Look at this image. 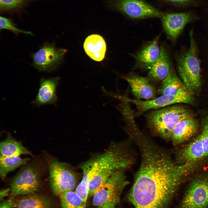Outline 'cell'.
I'll list each match as a JSON object with an SVG mask.
<instances>
[{
    "label": "cell",
    "mask_w": 208,
    "mask_h": 208,
    "mask_svg": "<svg viewBox=\"0 0 208 208\" xmlns=\"http://www.w3.org/2000/svg\"><path fill=\"white\" fill-rule=\"evenodd\" d=\"M127 141L113 143L103 153L91 158L88 196H93L115 173L131 166L134 155Z\"/></svg>",
    "instance_id": "obj_1"
},
{
    "label": "cell",
    "mask_w": 208,
    "mask_h": 208,
    "mask_svg": "<svg viewBox=\"0 0 208 208\" xmlns=\"http://www.w3.org/2000/svg\"><path fill=\"white\" fill-rule=\"evenodd\" d=\"M192 116L187 109L179 105L149 110L145 115L147 126L151 133L166 141L170 140L177 123Z\"/></svg>",
    "instance_id": "obj_2"
},
{
    "label": "cell",
    "mask_w": 208,
    "mask_h": 208,
    "mask_svg": "<svg viewBox=\"0 0 208 208\" xmlns=\"http://www.w3.org/2000/svg\"><path fill=\"white\" fill-rule=\"evenodd\" d=\"M190 47L182 51L176 57L177 68L181 79L194 94L201 87L200 66L198 51L193 36V30L190 32Z\"/></svg>",
    "instance_id": "obj_3"
},
{
    "label": "cell",
    "mask_w": 208,
    "mask_h": 208,
    "mask_svg": "<svg viewBox=\"0 0 208 208\" xmlns=\"http://www.w3.org/2000/svg\"><path fill=\"white\" fill-rule=\"evenodd\" d=\"M125 170L112 175L93 196V204L96 208H115L119 201L122 190L129 183Z\"/></svg>",
    "instance_id": "obj_4"
},
{
    "label": "cell",
    "mask_w": 208,
    "mask_h": 208,
    "mask_svg": "<svg viewBox=\"0 0 208 208\" xmlns=\"http://www.w3.org/2000/svg\"><path fill=\"white\" fill-rule=\"evenodd\" d=\"M202 125L199 134L177 153V163H201L208 157V116L203 119Z\"/></svg>",
    "instance_id": "obj_5"
},
{
    "label": "cell",
    "mask_w": 208,
    "mask_h": 208,
    "mask_svg": "<svg viewBox=\"0 0 208 208\" xmlns=\"http://www.w3.org/2000/svg\"><path fill=\"white\" fill-rule=\"evenodd\" d=\"M76 173L66 164L56 160L49 165V182L53 193L59 196L63 193L73 190L77 182Z\"/></svg>",
    "instance_id": "obj_6"
},
{
    "label": "cell",
    "mask_w": 208,
    "mask_h": 208,
    "mask_svg": "<svg viewBox=\"0 0 208 208\" xmlns=\"http://www.w3.org/2000/svg\"><path fill=\"white\" fill-rule=\"evenodd\" d=\"M41 176L39 169L34 165L22 168L11 181L10 198L34 193L40 187Z\"/></svg>",
    "instance_id": "obj_7"
},
{
    "label": "cell",
    "mask_w": 208,
    "mask_h": 208,
    "mask_svg": "<svg viewBox=\"0 0 208 208\" xmlns=\"http://www.w3.org/2000/svg\"><path fill=\"white\" fill-rule=\"evenodd\" d=\"M107 5L112 9L135 19L161 18L165 13L144 0H108Z\"/></svg>",
    "instance_id": "obj_8"
},
{
    "label": "cell",
    "mask_w": 208,
    "mask_h": 208,
    "mask_svg": "<svg viewBox=\"0 0 208 208\" xmlns=\"http://www.w3.org/2000/svg\"><path fill=\"white\" fill-rule=\"evenodd\" d=\"M191 182L181 203V208H208V170Z\"/></svg>",
    "instance_id": "obj_9"
},
{
    "label": "cell",
    "mask_w": 208,
    "mask_h": 208,
    "mask_svg": "<svg viewBox=\"0 0 208 208\" xmlns=\"http://www.w3.org/2000/svg\"><path fill=\"white\" fill-rule=\"evenodd\" d=\"M119 98L135 105L137 110L135 116H140L147 111L161 109L175 104H191L194 100L193 94L163 95L146 101L132 99L121 94H120Z\"/></svg>",
    "instance_id": "obj_10"
},
{
    "label": "cell",
    "mask_w": 208,
    "mask_h": 208,
    "mask_svg": "<svg viewBox=\"0 0 208 208\" xmlns=\"http://www.w3.org/2000/svg\"><path fill=\"white\" fill-rule=\"evenodd\" d=\"M66 51L56 48L53 44L46 43L33 54L34 65L40 71H53L60 63Z\"/></svg>",
    "instance_id": "obj_11"
},
{
    "label": "cell",
    "mask_w": 208,
    "mask_h": 208,
    "mask_svg": "<svg viewBox=\"0 0 208 208\" xmlns=\"http://www.w3.org/2000/svg\"><path fill=\"white\" fill-rule=\"evenodd\" d=\"M164 30L168 38L175 42L186 25L196 18L189 12L164 13L161 18Z\"/></svg>",
    "instance_id": "obj_12"
},
{
    "label": "cell",
    "mask_w": 208,
    "mask_h": 208,
    "mask_svg": "<svg viewBox=\"0 0 208 208\" xmlns=\"http://www.w3.org/2000/svg\"><path fill=\"white\" fill-rule=\"evenodd\" d=\"M120 77L126 81L129 85L132 93L138 100H148L156 97V91L150 83L148 77L130 73L120 75Z\"/></svg>",
    "instance_id": "obj_13"
},
{
    "label": "cell",
    "mask_w": 208,
    "mask_h": 208,
    "mask_svg": "<svg viewBox=\"0 0 208 208\" xmlns=\"http://www.w3.org/2000/svg\"><path fill=\"white\" fill-rule=\"evenodd\" d=\"M199 124L192 116L179 121L172 132L170 140L174 146L186 142L194 136L198 131Z\"/></svg>",
    "instance_id": "obj_14"
},
{
    "label": "cell",
    "mask_w": 208,
    "mask_h": 208,
    "mask_svg": "<svg viewBox=\"0 0 208 208\" xmlns=\"http://www.w3.org/2000/svg\"><path fill=\"white\" fill-rule=\"evenodd\" d=\"M59 79L58 77L41 78L37 94L32 103L37 106L56 103L57 99L56 88Z\"/></svg>",
    "instance_id": "obj_15"
},
{
    "label": "cell",
    "mask_w": 208,
    "mask_h": 208,
    "mask_svg": "<svg viewBox=\"0 0 208 208\" xmlns=\"http://www.w3.org/2000/svg\"><path fill=\"white\" fill-rule=\"evenodd\" d=\"M160 37V35H159L140 51L132 55L135 60L136 67L145 70L150 68L160 53L159 45Z\"/></svg>",
    "instance_id": "obj_16"
},
{
    "label": "cell",
    "mask_w": 208,
    "mask_h": 208,
    "mask_svg": "<svg viewBox=\"0 0 208 208\" xmlns=\"http://www.w3.org/2000/svg\"><path fill=\"white\" fill-rule=\"evenodd\" d=\"M157 92L161 95L194 94L178 77L172 67L167 76L162 81Z\"/></svg>",
    "instance_id": "obj_17"
},
{
    "label": "cell",
    "mask_w": 208,
    "mask_h": 208,
    "mask_svg": "<svg viewBox=\"0 0 208 208\" xmlns=\"http://www.w3.org/2000/svg\"><path fill=\"white\" fill-rule=\"evenodd\" d=\"M168 53L163 46L157 58L150 68L148 78L150 81L158 82L162 81L167 76L172 68Z\"/></svg>",
    "instance_id": "obj_18"
},
{
    "label": "cell",
    "mask_w": 208,
    "mask_h": 208,
    "mask_svg": "<svg viewBox=\"0 0 208 208\" xmlns=\"http://www.w3.org/2000/svg\"><path fill=\"white\" fill-rule=\"evenodd\" d=\"M83 47L86 53L92 60L100 62L104 58L106 44L104 39L100 35L92 34L89 36L84 41Z\"/></svg>",
    "instance_id": "obj_19"
},
{
    "label": "cell",
    "mask_w": 208,
    "mask_h": 208,
    "mask_svg": "<svg viewBox=\"0 0 208 208\" xmlns=\"http://www.w3.org/2000/svg\"><path fill=\"white\" fill-rule=\"evenodd\" d=\"M0 156L5 157H18L23 154L31 156V153L8 133L6 138L0 142Z\"/></svg>",
    "instance_id": "obj_20"
},
{
    "label": "cell",
    "mask_w": 208,
    "mask_h": 208,
    "mask_svg": "<svg viewBox=\"0 0 208 208\" xmlns=\"http://www.w3.org/2000/svg\"><path fill=\"white\" fill-rule=\"evenodd\" d=\"M21 196L15 200L16 208H52L50 200L43 196L34 193Z\"/></svg>",
    "instance_id": "obj_21"
},
{
    "label": "cell",
    "mask_w": 208,
    "mask_h": 208,
    "mask_svg": "<svg viewBox=\"0 0 208 208\" xmlns=\"http://www.w3.org/2000/svg\"><path fill=\"white\" fill-rule=\"evenodd\" d=\"M30 159L19 156L5 157L0 156V177L4 180L7 174L19 166L27 163Z\"/></svg>",
    "instance_id": "obj_22"
},
{
    "label": "cell",
    "mask_w": 208,
    "mask_h": 208,
    "mask_svg": "<svg viewBox=\"0 0 208 208\" xmlns=\"http://www.w3.org/2000/svg\"><path fill=\"white\" fill-rule=\"evenodd\" d=\"M62 208H85L86 203L75 191L66 192L59 196Z\"/></svg>",
    "instance_id": "obj_23"
},
{
    "label": "cell",
    "mask_w": 208,
    "mask_h": 208,
    "mask_svg": "<svg viewBox=\"0 0 208 208\" xmlns=\"http://www.w3.org/2000/svg\"><path fill=\"white\" fill-rule=\"evenodd\" d=\"M0 29L1 30L6 29L9 30L16 35L22 33L33 35L31 32L23 30L16 27L12 19L1 16L0 17Z\"/></svg>",
    "instance_id": "obj_24"
},
{
    "label": "cell",
    "mask_w": 208,
    "mask_h": 208,
    "mask_svg": "<svg viewBox=\"0 0 208 208\" xmlns=\"http://www.w3.org/2000/svg\"><path fill=\"white\" fill-rule=\"evenodd\" d=\"M25 0H0L1 11H4L14 10L23 6Z\"/></svg>",
    "instance_id": "obj_25"
},
{
    "label": "cell",
    "mask_w": 208,
    "mask_h": 208,
    "mask_svg": "<svg viewBox=\"0 0 208 208\" xmlns=\"http://www.w3.org/2000/svg\"><path fill=\"white\" fill-rule=\"evenodd\" d=\"M16 207V203L14 198L9 199L3 201L0 204V208H13Z\"/></svg>",
    "instance_id": "obj_26"
},
{
    "label": "cell",
    "mask_w": 208,
    "mask_h": 208,
    "mask_svg": "<svg viewBox=\"0 0 208 208\" xmlns=\"http://www.w3.org/2000/svg\"><path fill=\"white\" fill-rule=\"evenodd\" d=\"M164 1L175 5H185L191 2L192 0H163Z\"/></svg>",
    "instance_id": "obj_27"
},
{
    "label": "cell",
    "mask_w": 208,
    "mask_h": 208,
    "mask_svg": "<svg viewBox=\"0 0 208 208\" xmlns=\"http://www.w3.org/2000/svg\"><path fill=\"white\" fill-rule=\"evenodd\" d=\"M11 190L10 188H7L1 189L0 192V200H3L5 197L7 196L10 194Z\"/></svg>",
    "instance_id": "obj_28"
}]
</instances>
